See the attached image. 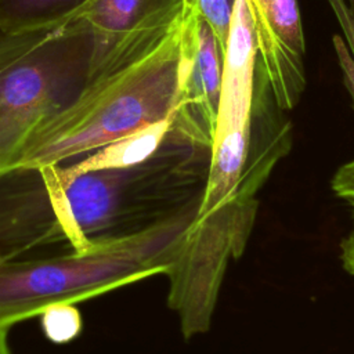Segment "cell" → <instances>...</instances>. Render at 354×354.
<instances>
[{"instance_id": "cell-1", "label": "cell", "mask_w": 354, "mask_h": 354, "mask_svg": "<svg viewBox=\"0 0 354 354\" xmlns=\"http://www.w3.org/2000/svg\"><path fill=\"white\" fill-rule=\"evenodd\" d=\"M210 151L173 131L155 156L126 169L0 170V260L55 245L87 252L153 227L201 198Z\"/></svg>"}, {"instance_id": "cell-2", "label": "cell", "mask_w": 354, "mask_h": 354, "mask_svg": "<svg viewBox=\"0 0 354 354\" xmlns=\"http://www.w3.org/2000/svg\"><path fill=\"white\" fill-rule=\"evenodd\" d=\"M180 37L181 21L166 40L144 58L88 79L82 93L66 108L40 123L26 137L3 170L65 163L148 124L171 118Z\"/></svg>"}, {"instance_id": "cell-3", "label": "cell", "mask_w": 354, "mask_h": 354, "mask_svg": "<svg viewBox=\"0 0 354 354\" xmlns=\"http://www.w3.org/2000/svg\"><path fill=\"white\" fill-rule=\"evenodd\" d=\"M199 201L142 232L87 252L0 260V326L35 318L57 304H75L166 275L181 252Z\"/></svg>"}, {"instance_id": "cell-4", "label": "cell", "mask_w": 354, "mask_h": 354, "mask_svg": "<svg viewBox=\"0 0 354 354\" xmlns=\"http://www.w3.org/2000/svg\"><path fill=\"white\" fill-rule=\"evenodd\" d=\"M95 46L76 19L32 33L0 32V170L40 123L82 93Z\"/></svg>"}, {"instance_id": "cell-5", "label": "cell", "mask_w": 354, "mask_h": 354, "mask_svg": "<svg viewBox=\"0 0 354 354\" xmlns=\"http://www.w3.org/2000/svg\"><path fill=\"white\" fill-rule=\"evenodd\" d=\"M224 55L201 14L187 6L181 19L173 130L212 149L221 93Z\"/></svg>"}, {"instance_id": "cell-6", "label": "cell", "mask_w": 354, "mask_h": 354, "mask_svg": "<svg viewBox=\"0 0 354 354\" xmlns=\"http://www.w3.org/2000/svg\"><path fill=\"white\" fill-rule=\"evenodd\" d=\"M185 8V0H91L71 21L94 35L95 66H124L159 47Z\"/></svg>"}, {"instance_id": "cell-7", "label": "cell", "mask_w": 354, "mask_h": 354, "mask_svg": "<svg viewBox=\"0 0 354 354\" xmlns=\"http://www.w3.org/2000/svg\"><path fill=\"white\" fill-rule=\"evenodd\" d=\"M259 58L282 111H290L306 88L304 33L296 0H246Z\"/></svg>"}, {"instance_id": "cell-8", "label": "cell", "mask_w": 354, "mask_h": 354, "mask_svg": "<svg viewBox=\"0 0 354 354\" xmlns=\"http://www.w3.org/2000/svg\"><path fill=\"white\" fill-rule=\"evenodd\" d=\"M173 136V116L115 140L73 163H61L69 174L126 169L155 156Z\"/></svg>"}, {"instance_id": "cell-9", "label": "cell", "mask_w": 354, "mask_h": 354, "mask_svg": "<svg viewBox=\"0 0 354 354\" xmlns=\"http://www.w3.org/2000/svg\"><path fill=\"white\" fill-rule=\"evenodd\" d=\"M91 0H0V32L32 33L68 24Z\"/></svg>"}, {"instance_id": "cell-10", "label": "cell", "mask_w": 354, "mask_h": 354, "mask_svg": "<svg viewBox=\"0 0 354 354\" xmlns=\"http://www.w3.org/2000/svg\"><path fill=\"white\" fill-rule=\"evenodd\" d=\"M330 6L343 37L335 35L332 44L336 51L339 66L343 72V82L354 102V6L347 0H326Z\"/></svg>"}, {"instance_id": "cell-11", "label": "cell", "mask_w": 354, "mask_h": 354, "mask_svg": "<svg viewBox=\"0 0 354 354\" xmlns=\"http://www.w3.org/2000/svg\"><path fill=\"white\" fill-rule=\"evenodd\" d=\"M41 328L51 342L68 343L82 332V317L73 304H57L41 314Z\"/></svg>"}, {"instance_id": "cell-12", "label": "cell", "mask_w": 354, "mask_h": 354, "mask_svg": "<svg viewBox=\"0 0 354 354\" xmlns=\"http://www.w3.org/2000/svg\"><path fill=\"white\" fill-rule=\"evenodd\" d=\"M234 1L235 0H185V4L195 8L212 28L223 55L227 48Z\"/></svg>"}, {"instance_id": "cell-13", "label": "cell", "mask_w": 354, "mask_h": 354, "mask_svg": "<svg viewBox=\"0 0 354 354\" xmlns=\"http://www.w3.org/2000/svg\"><path fill=\"white\" fill-rule=\"evenodd\" d=\"M332 189L354 207V159L337 169L332 178Z\"/></svg>"}, {"instance_id": "cell-14", "label": "cell", "mask_w": 354, "mask_h": 354, "mask_svg": "<svg viewBox=\"0 0 354 354\" xmlns=\"http://www.w3.org/2000/svg\"><path fill=\"white\" fill-rule=\"evenodd\" d=\"M342 261L344 270L354 275V227L347 238L342 242Z\"/></svg>"}, {"instance_id": "cell-15", "label": "cell", "mask_w": 354, "mask_h": 354, "mask_svg": "<svg viewBox=\"0 0 354 354\" xmlns=\"http://www.w3.org/2000/svg\"><path fill=\"white\" fill-rule=\"evenodd\" d=\"M7 330L8 328L0 326V354H11L7 343Z\"/></svg>"}, {"instance_id": "cell-16", "label": "cell", "mask_w": 354, "mask_h": 354, "mask_svg": "<svg viewBox=\"0 0 354 354\" xmlns=\"http://www.w3.org/2000/svg\"><path fill=\"white\" fill-rule=\"evenodd\" d=\"M350 3H351V4H353V6H354V0H350Z\"/></svg>"}]
</instances>
